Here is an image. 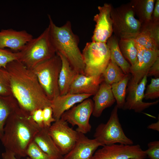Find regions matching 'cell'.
I'll return each instance as SVG.
<instances>
[{
  "label": "cell",
  "mask_w": 159,
  "mask_h": 159,
  "mask_svg": "<svg viewBox=\"0 0 159 159\" xmlns=\"http://www.w3.org/2000/svg\"><path fill=\"white\" fill-rule=\"evenodd\" d=\"M134 40L135 43L147 50L159 51L158 44L150 32L146 29L141 27L140 31Z\"/></svg>",
  "instance_id": "28"
},
{
  "label": "cell",
  "mask_w": 159,
  "mask_h": 159,
  "mask_svg": "<svg viewBox=\"0 0 159 159\" xmlns=\"http://www.w3.org/2000/svg\"><path fill=\"white\" fill-rule=\"evenodd\" d=\"M147 77L154 76L156 78L159 76V57H158L150 68L147 74Z\"/></svg>",
  "instance_id": "36"
},
{
  "label": "cell",
  "mask_w": 159,
  "mask_h": 159,
  "mask_svg": "<svg viewBox=\"0 0 159 159\" xmlns=\"http://www.w3.org/2000/svg\"><path fill=\"white\" fill-rule=\"evenodd\" d=\"M41 128L29 114L19 107L7 119L0 140L5 149L19 159L27 156L28 148Z\"/></svg>",
  "instance_id": "2"
},
{
  "label": "cell",
  "mask_w": 159,
  "mask_h": 159,
  "mask_svg": "<svg viewBox=\"0 0 159 159\" xmlns=\"http://www.w3.org/2000/svg\"><path fill=\"white\" fill-rule=\"evenodd\" d=\"M62 61V66L58 79L60 95L68 93L71 84L77 73L71 67L67 59L62 55L56 54Z\"/></svg>",
  "instance_id": "21"
},
{
  "label": "cell",
  "mask_w": 159,
  "mask_h": 159,
  "mask_svg": "<svg viewBox=\"0 0 159 159\" xmlns=\"http://www.w3.org/2000/svg\"><path fill=\"white\" fill-rule=\"evenodd\" d=\"M147 74L133 90L128 92L122 109L132 110L135 112L140 113L150 107L157 104L159 100L152 102L143 101L144 98V91L147 82Z\"/></svg>",
  "instance_id": "14"
},
{
  "label": "cell",
  "mask_w": 159,
  "mask_h": 159,
  "mask_svg": "<svg viewBox=\"0 0 159 159\" xmlns=\"http://www.w3.org/2000/svg\"><path fill=\"white\" fill-rule=\"evenodd\" d=\"M32 119L40 128L44 127L43 123L42 109L35 110L31 114Z\"/></svg>",
  "instance_id": "35"
},
{
  "label": "cell",
  "mask_w": 159,
  "mask_h": 159,
  "mask_svg": "<svg viewBox=\"0 0 159 159\" xmlns=\"http://www.w3.org/2000/svg\"><path fill=\"white\" fill-rule=\"evenodd\" d=\"M147 156L138 144H115L103 146L95 151L91 159H145Z\"/></svg>",
  "instance_id": "10"
},
{
  "label": "cell",
  "mask_w": 159,
  "mask_h": 159,
  "mask_svg": "<svg viewBox=\"0 0 159 159\" xmlns=\"http://www.w3.org/2000/svg\"><path fill=\"white\" fill-rule=\"evenodd\" d=\"M20 52L19 61L32 70L39 64L54 56L56 52L50 39L48 27L38 37L27 43Z\"/></svg>",
  "instance_id": "4"
},
{
  "label": "cell",
  "mask_w": 159,
  "mask_h": 159,
  "mask_svg": "<svg viewBox=\"0 0 159 159\" xmlns=\"http://www.w3.org/2000/svg\"><path fill=\"white\" fill-rule=\"evenodd\" d=\"M48 17L49 37L56 54L63 55L77 73L84 74L85 64L78 47L79 38L73 32L70 22L67 21L64 25L58 26L54 23L50 15Z\"/></svg>",
  "instance_id": "3"
},
{
  "label": "cell",
  "mask_w": 159,
  "mask_h": 159,
  "mask_svg": "<svg viewBox=\"0 0 159 159\" xmlns=\"http://www.w3.org/2000/svg\"><path fill=\"white\" fill-rule=\"evenodd\" d=\"M19 105L12 96H0V140L2 138L6 121L10 115L19 107Z\"/></svg>",
  "instance_id": "24"
},
{
  "label": "cell",
  "mask_w": 159,
  "mask_h": 159,
  "mask_svg": "<svg viewBox=\"0 0 159 159\" xmlns=\"http://www.w3.org/2000/svg\"><path fill=\"white\" fill-rule=\"evenodd\" d=\"M93 107V101L88 98L65 112L60 118L73 126H77L76 130L85 134L90 132L91 129L89 120Z\"/></svg>",
  "instance_id": "9"
},
{
  "label": "cell",
  "mask_w": 159,
  "mask_h": 159,
  "mask_svg": "<svg viewBox=\"0 0 159 159\" xmlns=\"http://www.w3.org/2000/svg\"><path fill=\"white\" fill-rule=\"evenodd\" d=\"M61 66V58L56 54L39 64L32 70L47 96L50 100L60 95L58 79Z\"/></svg>",
  "instance_id": "7"
},
{
  "label": "cell",
  "mask_w": 159,
  "mask_h": 159,
  "mask_svg": "<svg viewBox=\"0 0 159 159\" xmlns=\"http://www.w3.org/2000/svg\"><path fill=\"white\" fill-rule=\"evenodd\" d=\"M5 69L9 75L12 95L21 109L31 115L36 110L51 106V101L32 70L18 60L8 64Z\"/></svg>",
  "instance_id": "1"
},
{
  "label": "cell",
  "mask_w": 159,
  "mask_h": 159,
  "mask_svg": "<svg viewBox=\"0 0 159 159\" xmlns=\"http://www.w3.org/2000/svg\"><path fill=\"white\" fill-rule=\"evenodd\" d=\"M125 74L116 63L110 60L102 76L103 81L107 84L111 85L121 80Z\"/></svg>",
  "instance_id": "27"
},
{
  "label": "cell",
  "mask_w": 159,
  "mask_h": 159,
  "mask_svg": "<svg viewBox=\"0 0 159 159\" xmlns=\"http://www.w3.org/2000/svg\"><path fill=\"white\" fill-rule=\"evenodd\" d=\"M33 38L32 35L25 30L2 29L0 31V48H8L16 52H20Z\"/></svg>",
  "instance_id": "15"
},
{
  "label": "cell",
  "mask_w": 159,
  "mask_h": 159,
  "mask_svg": "<svg viewBox=\"0 0 159 159\" xmlns=\"http://www.w3.org/2000/svg\"><path fill=\"white\" fill-rule=\"evenodd\" d=\"M130 77L129 74H125L121 80L111 85L112 91L118 109H122L123 107L125 100L127 87Z\"/></svg>",
  "instance_id": "26"
},
{
  "label": "cell",
  "mask_w": 159,
  "mask_h": 159,
  "mask_svg": "<svg viewBox=\"0 0 159 159\" xmlns=\"http://www.w3.org/2000/svg\"><path fill=\"white\" fill-rule=\"evenodd\" d=\"M26 155L30 159H54L44 152L33 141L28 148Z\"/></svg>",
  "instance_id": "31"
},
{
  "label": "cell",
  "mask_w": 159,
  "mask_h": 159,
  "mask_svg": "<svg viewBox=\"0 0 159 159\" xmlns=\"http://www.w3.org/2000/svg\"><path fill=\"white\" fill-rule=\"evenodd\" d=\"M148 128L155 130L159 131V119L158 118V121L156 122L153 123L149 125L148 126Z\"/></svg>",
  "instance_id": "39"
},
{
  "label": "cell",
  "mask_w": 159,
  "mask_h": 159,
  "mask_svg": "<svg viewBox=\"0 0 159 159\" xmlns=\"http://www.w3.org/2000/svg\"><path fill=\"white\" fill-rule=\"evenodd\" d=\"M48 129L41 128L33 141L44 152L54 159H62L63 155L49 135Z\"/></svg>",
  "instance_id": "19"
},
{
  "label": "cell",
  "mask_w": 159,
  "mask_h": 159,
  "mask_svg": "<svg viewBox=\"0 0 159 159\" xmlns=\"http://www.w3.org/2000/svg\"><path fill=\"white\" fill-rule=\"evenodd\" d=\"M112 6L105 3L102 6L98 7L99 12L94 17L96 23L92 42L106 43L113 32L112 22L110 16Z\"/></svg>",
  "instance_id": "12"
},
{
  "label": "cell",
  "mask_w": 159,
  "mask_h": 159,
  "mask_svg": "<svg viewBox=\"0 0 159 159\" xmlns=\"http://www.w3.org/2000/svg\"><path fill=\"white\" fill-rule=\"evenodd\" d=\"M93 99L94 107L92 114L96 117H99L105 109L112 106L116 101L112 91L111 85L104 81L100 84Z\"/></svg>",
  "instance_id": "18"
},
{
  "label": "cell",
  "mask_w": 159,
  "mask_h": 159,
  "mask_svg": "<svg viewBox=\"0 0 159 159\" xmlns=\"http://www.w3.org/2000/svg\"><path fill=\"white\" fill-rule=\"evenodd\" d=\"M1 157L2 159H18L14 153L6 149L2 153ZM26 159H30L28 157Z\"/></svg>",
  "instance_id": "38"
},
{
  "label": "cell",
  "mask_w": 159,
  "mask_h": 159,
  "mask_svg": "<svg viewBox=\"0 0 159 159\" xmlns=\"http://www.w3.org/2000/svg\"><path fill=\"white\" fill-rule=\"evenodd\" d=\"M84 75L103 79L102 74L110 60V51L106 43L87 42L82 53Z\"/></svg>",
  "instance_id": "6"
},
{
  "label": "cell",
  "mask_w": 159,
  "mask_h": 159,
  "mask_svg": "<svg viewBox=\"0 0 159 159\" xmlns=\"http://www.w3.org/2000/svg\"><path fill=\"white\" fill-rule=\"evenodd\" d=\"M118 110L116 105L112 110L107 122L100 124L95 129L94 138L102 146L117 143L133 145V141L128 138L124 132L119 121Z\"/></svg>",
  "instance_id": "8"
},
{
  "label": "cell",
  "mask_w": 159,
  "mask_h": 159,
  "mask_svg": "<svg viewBox=\"0 0 159 159\" xmlns=\"http://www.w3.org/2000/svg\"><path fill=\"white\" fill-rule=\"evenodd\" d=\"M135 159V158H131V159Z\"/></svg>",
  "instance_id": "40"
},
{
  "label": "cell",
  "mask_w": 159,
  "mask_h": 159,
  "mask_svg": "<svg viewBox=\"0 0 159 159\" xmlns=\"http://www.w3.org/2000/svg\"><path fill=\"white\" fill-rule=\"evenodd\" d=\"M44 127L49 128L56 120L53 116L52 109L51 106L45 107L42 109Z\"/></svg>",
  "instance_id": "34"
},
{
  "label": "cell",
  "mask_w": 159,
  "mask_h": 159,
  "mask_svg": "<svg viewBox=\"0 0 159 159\" xmlns=\"http://www.w3.org/2000/svg\"><path fill=\"white\" fill-rule=\"evenodd\" d=\"M154 10H153L152 20L155 21H159V0L156 1Z\"/></svg>",
  "instance_id": "37"
},
{
  "label": "cell",
  "mask_w": 159,
  "mask_h": 159,
  "mask_svg": "<svg viewBox=\"0 0 159 159\" xmlns=\"http://www.w3.org/2000/svg\"><path fill=\"white\" fill-rule=\"evenodd\" d=\"M159 56V51L147 50L145 49L143 53V61L141 67L129 82L127 89V92L134 89L140 82L157 58Z\"/></svg>",
  "instance_id": "20"
},
{
  "label": "cell",
  "mask_w": 159,
  "mask_h": 159,
  "mask_svg": "<svg viewBox=\"0 0 159 159\" xmlns=\"http://www.w3.org/2000/svg\"><path fill=\"white\" fill-rule=\"evenodd\" d=\"M155 1V0H136L131 2L130 4L135 14L138 18L141 24L151 20Z\"/></svg>",
  "instance_id": "22"
},
{
  "label": "cell",
  "mask_w": 159,
  "mask_h": 159,
  "mask_svg": "<svg viewBox=\"0 0 159 159\" xmlns=\"http://www.w3.org/2000/svg\"><path fill=\"white\" fill-rule=\"evenodd\" d=\"M92 96L86 94H72L68 93L59 95L51 101V106L53 116L56 120L61 118L62 114L72 107L76 103H80Z\"/></svg>",
  "instance_id": "17"
},
{
  "label": "cell",
  "mask_w": 159,
  "mask_h": 159,
  "mask_svg": "<svg viewBox=\"0 0 159 159\" xmlns=\"http://www.w3.org/2000/svg\"><path fill=\"white\" fill-rule=\"evenodd\" d=\"M148 148L144 150L150 159H159V141H154L148 144Z\"/></svg>",
  "instance_id": "33"
},
{
  "label": "cell",
  "mask_w": 159,
  "mask_h": 159,
  "mask_svg": "<svg viewBox=\"0 0 159 159\" xmlns=\"http://www.w3.org/2000/svg\"><path fill=\"white\" fill-rule=\"evenodd\" d=\"M12 95L9 73L6 69L0 68V96L7 97Z\"/></svg>",
  "instance_id": "29"
},
{
  "label": "cell",
  "mask_w": 159,
  "mask_h": 159,
  "mask_svg": "<svg viewBox=\"0 0 159 159\" xmlns=\"http://www.w3.org/2000/svg\"><path fill=\"white\" fill-rule=\"evenodd\" d=\"M159 97V78H152L144 93L145 99H154Z\"/></svg>",
  "instance_id": "32"
},
{
  "label": "cell",
  "mask_w": 159,
  "mask_h": 159,
  "mask_svg": "<svg viewBox=\"0 0 159 159\" xmlns=\"http://www.w3.org/2000/svg\"><path fill=\"white\" fill-rule=\"evenodd\" d=\"M119 46L124 57L130 62L131 67L134 66L137 62L138 51L134 39H119Z\"/></svg>",
  "instance_id": "25"
},
{
  "label": "cell",
  "mask_w": 159,
  "mask_h": 159,
  "mask_svg": "<svg viewBox=\"0 0 159 159\" xmlns=\"http://www.w3.org/2000/svg\"><path fill=\"white\" fill-rule=\"evenodd\" d=\"M20 55V52H13L8 49L0 48V68L5 69L8 64L19 60Z\"/></svg>",
  "instance_id": "30"
},
{
  "label": "cell",
  "mask_w": 159,
  "mask_h": 159,
  "mask_svg": "<svg viewBox=\"0 0 159 159\" xmlns=\"http://www.w3.org/2000/svg\"><path fill=\"white\" fill-rule=\"evenodd\" d=\"M110 51V60L114 62L122 69L125 74H129L131 65L122 55L120 49L118 39L111 36L107 41Z\"/></svg>",
  "instance_id": "23"
},
{
  "label": "cell",
  "mask_w": 159,
  "mask_h": 159,
  "mask_svg": "<svg viewBox=\"0 0 159 159\" xmlns=\"http://www.w3.org/2000/svg\"><path fill=\"white\" fill-rule=\"evenodd\" d=\"M79 132L77 140L71 150L62 159H91L94 153L102 144L94 138L91 139Z\"/></svg>",
  "instance_id": "13"
},
{
  "label": "cell",
  "mask_w": 159,
  "mask_h": 159,
  "mask_svg": "<svg viewBox=\"0 0 159 159\" xmlns=\"http://www.w3.org/2000/svg\"><path fill=\"white\" fill-rule=\"evenodd\" d=\"M135 16L134 11L130 4L116 8L112 7L110 16L113 32L117 39H134L139 34L141 24Z\"/></svg>",
  "instance_id": "5"
},
{
  "label": "cell",
  "mask_w": 159,
  "mask_h": 159,
  "mask_svg": "<svg viewBox=\"0 0 159 159\" xmlns=\"http://www.w3.org/2000/svg\"><path fill=\"white\" fill-rule=\"evenodd\" d=\"M103 81V79H98L93 76L77 73L71 84L68 93L94 95Z\"/></svg>",
  "instance_id": "16"
},
{
  "label": "cell",
  "mask_w": 159,
  "mask_h": 159,
  "mask_svg": "<svg viewBox=\"0 0 159 159\" xmlns=\"http://www.w3.org/2000/svg\"><path fill=\"white\" fill-rule=\"evenodd\" d=\"M68 123L60 118L48 129L49 135L63 156L71 150L79 136V132L70 127Z\"/></svg>",
  "instance_id": "11"
}]
</instances>
